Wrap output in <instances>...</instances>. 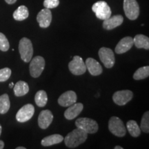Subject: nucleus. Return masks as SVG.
Returning <instances> with one entry per match:
<instances>
[{
    "instance_id": "nucleus-17",
    "label": "nucleus",
    "mask_w": 149,
    "mask_h": 149,
    "mask_svg": "<svg viewBox=\"0 0 149 149\" xmlns=\"http://www.w3.org/2000/svg\"><path fill=\"white\" fill-rule=\"evenodd\" d=\"M86 66L91 75L98 76L102 73V67L100 63L95 59L89 57L86 60Z\"/></svg>"
},
{
    "instance_id": "nucleus-6",
    "label": "nucleus",
    "mask_w": 149,
    "mask_h": 149,
    "mask_svg": "<svg viewBox=\"0 0 149 149\" xmlns=\"http://www.w3.org/2000/svg\"><path fill=\"white\" fill-rule=\"evenodd\" d=\"M124 10L130 20L137 19L139 15V6L136 0H124Z\"/></svg>"
},
{
    "instance_id": "nucleus-5",
    "label": "nucleus",
    "mask_w": 149,
    "mask_h": 149,
    "mask_svg": "<svg viewBox=\"0 0 149 149\" xmlns=\"http://www.w3.org/2000/svg\"><path fill=\"white\" fill-rule=\"evenodd\" d=\"M109 129L111 133L119 137L126 135V129L124 124L117 117H112L109 122Z\"/></svg>"
},
{
    "instance_id": "nucleus-7",
    "label": "nucleus",
    "mask_w": 149,
    "mask_h": 149,
    "mask_svg": "<svg viewBox=\"0 0 149 149\" xmlns=\"http://www.w3.org/2000/svg\"><path fill=\"white\" fill-rule=\"evenodd\" d=\"M45 67V59L41 56H36L31 60L30 64V74L33 77H39L42 74Z\"/></svg>"
},
{
    "instance_id": "nucleus-34",
    "label": "nucleus",
    "mask_w": 149,
    "mask_h": 149,
    "mask_svg": "<svg viewBox=\"0 0 149 149\" xmlns=\"http://www.w3.org/2000/svg\"><path fill=\"white\" fill-rule=\"evenodd\" d=\"M16 149H26V148L23 146H19V147H17Z\"/></svg>"
},
{
    "instance_id": "nucleus-16",
    "label": "nucleus",
    "mask_w": 149,
    "mask_h": 149,
    "mask_svg": "<svg viewBox=\"0 0 149 149\" xmlns=\"http://www.w3.org/2000/svg\"><path fill=\"white\" fill-rule=\"evenodd\" d=\"M123 22H124V17L120 15H117L113 17L111 16L109 18L104 20L103 28L108 31L113 30L122 25Z\"/></svg>"
},
{
    "instance_id": "nucleus-2",
    "label": "nucleus",
    "mask_w": 149,
    "mask_h": 149,
    "mask_svg": "<svg viewBox=\"0 0 149 149\" xmlns=\"http://www.w3.org/2000/svg\"><path fill=\"white\" fill-rule=\"evenodd\" d=\"M19 51L22 60L24 62H30L33 55V47L31 41L26 37H23L19 43Z\"/></svg>"
},
{
    "instance_id": "nucleus-14",
    "label": "nucleus",
    "mask_w": 149,
    "mask_h": 149,
    "mask_svg": "<svg viewBox=\"0 0 149 149\" xmlns=\"http://www.w3.org/2000/svg\"><path fill=\"white\" fill-rule=\"evenodd\" d=\"M53 120V115L49 110H44L40 113L38 117L39 126L42 129H46Z\"/></svg>"
},
{
    "instance_id": "nucleus-36",
    "label": "nucleus",
    "mask_w": 149,
    "mask_h": 149,
    "mask_svg": "<svg viewBox=\"0 0 149 149\" xmlns=\"http://www.w3.org/2000/svg\"><path fill=\"white\" fill-rule=\"evenodd\" d=\"M1 131H2V127H1V125L0 124V135H1Z\"/></svg>"
},
{
    "instance_id": "nucleus-19",
    "label": "nucleus",
    "mask_w": 149,
    "mask_h": 149,
    "mask_svg": "<svg viewBox=\"0 0 149 149\" xmlns=\"http://www.w3.org/2000/svg\"><path fill=\"white\" fill-rule=\"evenodd\" d=\"M63 140H64V137H62V135H59V134H54V135L44 137L41 141V144L43 146H51L61 143Z\"/></svg>"
},
{
    "instance_id": "nucleus-1",
    "label": "nucleus",
    "mask_w": 149,
    "mask_h": 149,
    "mask_svg": "<svg viewBox=\"0 0 149 149\" xmlns=\"http://www.w3.org/2000/svg\"><path fill=\"white\" fill-rule=\"evenodd\" d=\"M88 137V133L77 128L67 135L64 138L65 144L69 148H74L83 144Z\"/></svg>"
},
{
    "instance_id": "nucleus-31",
    "label": "nucleus",
    "mask_w": 149,
    "mask_h": 149,
    "mask_svg": "<svg viewBox=\"0 0 149 149\" xmlns=\"http://www.w3.org/2000/svg\"><path fill=\"white\" fill-rule=\"evenodd\" d=\"M5 1L8 4H13L17 1V0H5Z\"/></svg>"
},
{
    "instance_id": "nucleus-26",
    "label": "nucleus",
    "mask_w": 149,
    "mask_h": 149,
    "mask_svg": "<svg viewBox=\"0 0 149 149\" xmlns=\"http://www.w3.org/2000/svg\"><path fill=\"white\" fill-rule=\"evenodd\" d=\"M149 76V66L141 67L136 70L133 74V79L135 80H141L146 79Z\"/></svg>"
},
{
    "instance_id": "nucleus-21",
    "label": "nucleus",
    "mask_w": 149,
    "mask_h": 149,
    "mask_svg": "<svg viewBox=\"0 0 149 149\" xmlns=\"http://www.w3.org/2000/svg\"><path fill=\"white\" fill-rule=\"evenodd\" d=\"M133 43L137 48L149 49V38L144 35L139 34L135 35L133 38Z\"/></svg>"
},
{
    "instance_id": "nucleus-15",
    "label": "nucleus",
    "mask_w": 149,
    "mask_h": 149,
    "mask_svg": "<svg viewBox=\"0 0 149 149\" xmlns=\"http://www.w3.org/2000/svg\"><path fill=\"white\" fill-rule=\"evenodd\" d=\"M133 38L131 37H124L117 44L115 49V53L117 54L125 53L133 47Z\"/></svg>"
},
{
    "instance_id": "nucleus-27",
    "label": "nucleus",
    "mask_w": 149,
    "mask_h": 149,
    "mask_svg": "<svg viewBox=\"0 0 149 149\" xmlns=\"http://www.w3.org/2000/svg\"><path fill=\"white\" fill-rule=\"evenodd\" d=\"M140 129L146 133H149V112L146 111L143 115L141 121Z\"/></svg>"
},
{
    "instance_id": "nucleus-9",
    "label": "nucleus",
    "mask_w": 149,
    "mask_h": 149,
    "mask_svg": "<svg viewBox=\"0 0 149 149\" xmlns=\"http://www.w3.org/2000/svg\"><path fill=\"white\" fill-rule=\"evenodd\" d=\"M70 71L74 75H81L86 71V66L84 61L79 56H74L72 60L68 64Z\"/></svg>"
},
{
    "instance_id": "nucleus-33",
    "label": "nucleus",
    "mask_w": 149,
    "mask_h": 149,
    "mask_svg": "<svg viewBox=\"0 0 149 149\" xmlns=\"http://www.w3.org/2000/svg\"><path fill=\"white\" fill-rule=\"evenodd\" d=\"M114 148L115 149H123V147L120 146H116Z\"/></svg>"
},
{
    "instance_id": "nucleus-4",
    "label": "nucleus",
    "mask_w": 149,
    "mask_h": 149,
    "mask_svg": "<svg viewBox=\"0 0 149 149\" xmlns=\"http://www.w3.org/2000/svg\"><path fill=\"white\" fill-rule=\"evenodd\" d=\"M92 10L99 19L105 20L111 16L112 12L110 6L104 1H99L92 6Z\"/></svg>"
},
{
    "instance_id": "nucleus-32",
    "label": "nucleus",
    "mask_w": 149,
    "mask_h": 149,
    "mask_svg": "<svg viewBox=\"0 0 149 149\" xmlns=\"http://www.w3.org/2000/svg\"><path fill=\"white\" fill-rule=\"evenodd\" d=\"M4 147V143L3 141L0 140V149H2Z\"/></svg>"
},
{
    "instance_id": "nucleus-10",
    "label": "nucleus",
    "mask_w": 149,
    "mask_h": 149,
    "mask_svg": "<svg viewBox=\"0 0 149 149\" xmlns=\"http://www.w3.org/2000/svg\"><path fill=\"white\" fill-rule=\"evenodd\" d=\"M35 113L34 106L27 104L19 110L16 114V120L17 122L24 123L31 120Z\"/></svg>"
},
{
    "instance_id": "nucleus-12",
    "label": "nucleus",
    "mask_w": 149,
    "mask_h": 149,
    "mask_svg": "<svg viewBox=\"0 0 149 149\" xmlns=\"http://www.w3.org/2000/svg\"><path fill=\"white\" fill-rule=\"evenodd\" d=\"M37 21L41 28H48L52 21L51 11L48 8H44L40 11L37 16Z\"/></svg>"
},
{
    "instance_id": "nucleus-13",
    "label": "nucleus",
    "mask_w": 149,
    "mask_h": 149,
    "mask_svg": "<svg viewBox=\"0 0 149 149\" xmlns=\"http://www.w3.org/2000/svg\"><path fill=\"white\" fill-rule=\"evenodd\" d=\"M77 102V95L72 91H68L61 95L58 99V104L61 107H68Z\"/></svg>"
},
{
    "instance_id": "nucleus-20",
    "label": "nucleus",
    "mask_w": 149,
    "mask_h": 149,
    "mask_svg": "<svg viewBox=\"0 0 149 149\" xmlns=\"http://www.w3.org/2000/svg\"><path fill=\"white\" fill-rule=\"evenodd\" d=\"M29 91V86L26 81H19L14 86V93L16 97H22L26 95Z\"/></svg>"
},
{
    "instance_id": "nucleus-28",
    "label": "nucleus",
    "mask_w": 149,
    "mask_h": 149,
    "mask_svg": "<svg viewBox=\"0 0 149 149\" xmlns=\"http://www.w3.org/2000/svg\"><path fill=\"white\" fill-rule=\"evenodd\" d=\"M9 48L10 44L8 39L2 33H0V50L3 52H6L8 51Z\"/></svg>"
},
{
    "instance_id": "nucleus-3",
    "label": "nucleus",
    "mask_w": 149,
    "mask_h": 149,
    "mask_svg": "<svg viewBox=\"0 0 149 149\" xmlns=\"http://www.w3.org/2000/svg\"><path fill=\"white\" fill-rule=\"evenodd\" d=\"M77 128H81L88 134L95 133L98 130V124L96 121L88 117H80L75 122Z\"/></svg>"
},
{
    "instance_id": "nucleus-24",
    "label": "nucleus",
    "mask_w": 149,
    "mask_h": 149,
    "mask_svg": "<svg viewBox=\"0 0 149 149\" xmlns=\"http://www.w3.org/2000/svg\"><path fill=\"white\" fill-rule=\"evenodd\" d=\"M35 101L39 107H45L48 102V96L46 91L43 90L37 91L35 96Z\"/></svg>"
},
{
    "instance_id": "nucleus-18",
    "label": "nucleus",
    "mask_w": 149,
    "mask_h": 149,
    "mask_svg": "<svg viewBox=\"0 0 149 149\" xmlns=\"http://www.w3.org/2000/svg\"><path fill=\"white\" fill-rule=\"evenodd\" d=\"M84 105L81 103H74L68 107L64 112V117L68 120H73L83 111Z\"/></svg>"
},
{
    "instance_id": "nucleus-11",
    "label": "nucleus",
    "mask_w": 149,
    "mask_h": 149,
    "mask_svg": "<svg viewBox=\"0 0 149 149\" xmlns=\"http://www.w3.org/2000/svg\"><path fill=\"white\" fill-rule=\"evenodd\" d=\"M133 97V93L129 90L118 91L113 95V100L117 105L124 106Z\"/></svg>"
},
{
    "instance_id": "nucleus-29",
    "label": "nucleus",
    "mask_w": 149,
    "mask_h": 149,
    "mask_svg": "<svg viewBox=\"0 0 149 149\" xmlns=\"http://www.w3.org/2000/svg\"><path fill=\"white\" fill-rule=\"evenodd\" d=\"M12 71L9 68H3L0 69V82L7 81L10 78Z\"/></svg>"
},
{
    "instance_id": "nucleus-22",
    "label": "nucleus",
    "mask_w": 149,
    "mask_h": 149,
    "mask_svg": "<svg viewBox=\"0 0 149 149\" xmlns=\"http://www.w3.org/2000/svg\"><path fill=\"white\" fill-rule=\"evenodd\" d=\"M29 9L25 6H19L14 11L13 15L14 19L17 20V21H23V20L29 17Z\"/></svg>"
},
{
    "instance_id": "nucleus-25",
    "label": "nucleus",
    "mask_w": 149,
    "mask_h": 149,
    "mask_svg": "<svg viewBox=\"0 0 149 149\" xmlns=\"http://www.w3.org/2000/svg\"><path fill=\"white\" fill-rule=\"evenodd\" d=\"M10 107V102L9 97L7 94H3L0 96V113L5 114L9 111Z\"/></svg>"
},
{
    "instance_id": "nucleus-23",
    "label": "nucleus",
    "mask_w": 149,
    "mask_h": 149,
    "mask_svg": "<svg viewBox=\"0 0 149 149\" xmlns=\"http://www.w3.org/2000/svg\"><path fill=\"white\" fill-rule=\"evenodd\" d=\"M126 127L130 135L133 137H137L140 135L141 129L137 123L134 120L128 121L126 124Z\"/></svg>"
},
{
    "instance_id": "nucleus-30",
    "label": "nucleus",
    "mask_w": 149,
    "mask_h": 149,
    "mask_svg": "<svg viewBox=\"0 0 149 149\" xmlns=\"http://www.w3.org/2000/svg\"><path fill=\"white\" fill-rule=\"evenodd\" d=\"M59 4V0H44V6L46 8H55Z\"/></svg>"
},
{
    "instance_id": "nucleus-35",
    "label": "nucleus",
    "mask_w": 149,
    "mask_h": 149,
    "mask_svg": "<svg viewBox=\"0 0 149 149\" xmlns=\"http://www.w3.org/2000/svg\"><path fill=\"white\" fill-rule=\"evenodd\" d=\"M13 86H14V84L13 82H11L10 84H9V87H10V88H13Z\"/></svg>"
},
{
    "instance_id": "nucleus-8",
    "label": "nucleus",
    "mask_w": 149,
    "mask_h": 149,
    "mask_svg": "<svg viewBox=\"0 0 149 149\" xmlns=\"http://www.w3.org/2000/svg\"><path fill=\"white\" fill-rule=\"evenodd\" d=\"M99 57L102 64L107 68H111L115 64V55L111 48L102 47L99 50Z\"/></svg>"
}]
</instances>
